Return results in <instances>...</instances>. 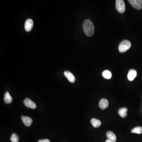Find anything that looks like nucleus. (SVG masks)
<instances>
[{
  "mask_svg": "<svg viewBox=\"0 0 142 142\" xmlns=\"http://www.w3.org/2000/svg\"><path fill=\"white\" fill-rule=\"evenodd\" d=\"M83 29L85 34L88 37H92L94 33V27L90 19H86L83 22Z\"/></svg>",
  "mask_w": 142,
  "mask_h": 142,
  "instance_id": "f257e3e1",
  "label": "nucleus"
},
{
  "mask_svg": "<svg viewBox=\"0 0 142 142\" xmlns=\"http://www.w3.org/2000/svg\"><path fill=\"white\" fill-rule=\"evenodd\" d=\"M132 133L141 134H142V127L140 126H137L133 129L131 131Z\"/></svg>",
  "mask_w": 142,
  "mask_h": 142,
  "instance_id": "dca6fc26",
  "label": "nucleus"
},
{
  "mask_svg": "<svg viewBox=\"0 0 142 142\" xmlns=\"http://www.w3.org/2000/svg\"><path fill=\"white\" fill-rule=\"evenodd\" d=\"M24 103L25 106L29 108L35 109L37 108L36 104L29 98H25L24 100Z\"/></svg>",
  "mask_w": 142,
  "mask_h": 142,
  "instance_id": "39448f33",
  "label": "nucleus"
},
{
  "mask_svg": "<svg viewBox=\"0 0 142 142\" xmlns=\"http://www.w3.org/2000/svg\"><path fill=\"white\" fill-rule=\"evenodd\" d=\"M132 46L131 43L128 40H124L119 44V50L120 53H125L129 50Z\"/></svg>",
  "mask_w": 142,
  "mask_h": 142,
  "instance_id": "f03ea898",
  "label": "nucleus"
},
{
  "mask_svg": "<svg viewBox=\"0 0 142 142\" xmlns=\"http://www.w3.org/2000/svg\"><path fill=\"white\" fill-rule=\"evenodd\" d=\"M106 136L109 139L113 142H116V137L113 132L108 131L107 133Z\"/></svg>",
  "mask_w": 142,
  "mask_h": 142,
  "instance_id": "9b49d317",
  "label": "nucleus"
},
{
  "mask_svg": "<svg viewBox=\"0 0 142 142\" xmlns=\"http://www.w3.org/2000/svg\"><path fill=\"white\" fill-rule=\"evenodd\" d=\"M21 118L22 121L26 126L29 127L31 125L33 121L32 119L30 117L22 116Z\"/></svg>",
  "mask_w": 142,
  "mask_h": 142,
  "instance_id": "0eeeda50",
  "label": "nucleus"
},
{
  "mask_svg": "<svg viewBox=\"0 0 142 142\" xmlns=\"http://www.w3.org/2000/svg\"><path fill=\"white\" fill-rule=\"evenodd\" d=\"M10 140L12 142H19V138L16 134H13L11 136Z\"/></svg>",
  "mask_w": 142,
  "mask_h": 142,
  "instance_id": "f3484780",
  "label": "nucleus"
},
{
  "mask_svg": "<svg viewBox=\"0 0 142 142\" xmlns=\"http://www.w3.org/2000/svg\"><path fill=\"white\" fill-rule=\"evenodd\" d=\"M64 75L71 83H74L75 81V77L73 74L69 71H65L64 72Z\"/></svg>",
  "mask_w": 142,
  "mask_h": 142,
  "instance_id": "1a4fd4ad",
  "label": "nucleus"
},
{
  "mask_svg": "<svg viewBox=\"0 0 142 142\" xmlns=\"http://www.w3.org/2000/svg\"><path fill=\"white\" fill-rule=\"evenodd\" d=\"M100 108L102 110H104L108 107L109 101L107 99L103 98L100 101L99 104Z\"/></svg>",
  "mask_w": 142,
  "mask_h": 142,
  "instance_id": "9d476101",
  "label": "nucleus"
},
{
  "mask_svg": "<svg viewBox=\"0 0 142 142\" xmlns=\"http://www.w3.org/2000/svg\"><path fill=\"white\" fill-rule=\"evenodd\" d=\"M105 142H113V141H111V140H110L108 139L106 140Z\"/></svg>",
  "mask_w": 142,
  "mask_h": 142,
  "instance_id": "6ab92c4d",
  "label": "nucleus"
},
{
  "mask_svg": "<svg viewBox=\"0 0 142 142\" xmlns=\"http://www.w3.org/2000/svg\"><path fill=\"white\" fill-rule=\"evenodd\" d=\"M127 111L128 109L127 108H121L119 109L118 111V114L122 118H126L127 116Z\"/></svg>",
  "mask_w": 142,
  "mask_h": 142,
  "instance_id": "ddd939ff",
  "label": "nucleus"
},
{
  "mask_svg": "<svg viewBox=\"0 0 142 142\" xmlns=\"http://www.w3.org/2000/svg\"><path fill=\"white\" fill-rule=\"evenodd\" d=\"M128 1L132 6L137 10H140L142 8V0H129Z\"/></svg>",
  "mask_w": 142,
  "mask_h": 142,
  "instance_id": "20e7f679",
  "label": "nucleus"
},
{
  "mask_svg": "<svg viewBox=\"0 0 142 142\" xmlns=\"http://www.w3.org/2000/svg\"><path fill=\"white\" fill-rule=\"evenodd\" d=\"M4 102L6 104L10 103L12 102L13 99H12V97L10 95L9 92L8 91V92H6L4 94Z\"/></svg>",
  "mask_w": 142,
  "mask_h": 142,
  "instance_id": "f8f14e48",
  "label": "nucleus"
},
{
  "mask_svg": "<svg viewBox=\"0 0 142 142\" xmlns=\"http://www.w3.org/2000/svg\"><path fill=\"white\" fill-rule=\"evenodd\" d=\"M102 75L104 78L107 79H111L112 77V73L109 70H106L103 71Z\"/></svg>",
  "mask_w": 142,
  "mask_h": 142,
  "instance_id": "2eb2a0df",
  "label": "nucleus"
},
{
  "mask_svg": "<svg viewBox=\"0 0 142 142\" xmlns=\"http://www.w3.org/2000/svg\"><path fill=\"white\" fill-rule=\"evenodd\" d=\"M91 123L93 126L95 128H98L100 126L101 124V121L95 118H93L91 119Z\"/></svg>",
  "mask_w": 142,
  "mask_h": 142,
  "instance_id": "4468645a",
  "label": "nucleus"
},
{
  "mask_svg": "<svg viewBox=\"0 0 142 142\" xmlns=\"http://www.w3.org/2000/svg\"><path fill=\"white\" fill-rule=\"evenodd\" d=\"M33 25H34V22L32 19H28L26 20L25 25V30L27 32L30 31L32 29Z\"/></svg>",
  "mask_w": 142,
  "mask_h": 142,
  "instance_id": "423d86ee",
  "label": "nucleus"
},
{
  "mask_svg": "<svg viewBox=\"0 0 142 142\" xmlns=\"http://www.w3.org/2000/svg\"><path fill=\"white\" fill-rule=\"evenodd\" d=\"M137 72L135 69H131L128 72L127 79L129 81H133L137 77Z\"/></svg>",
  "mask_w": 142,
  "mask_h": 142,
  "instance_id": "6e6552de",
  "label": "nucleus"
},
{
  "mask_svg": "<svg viewBox=\"0 0 142 142\" xmlns=\"http://www.w3.org/2000/svg\"><path fill=\"white\" fill-rule=\"evenodd\" d=\"M38 142H50V140L48 139H44L40 140Z\"/></svg>",
  "mask_w": 142,
  "mask_h": 142,
  "instance_id": "a211bd4d",
  "label": "nucleus"
},
{
  "mask_svg": "<svg viewBox=\"0 0 142 142\" xmlns=\"http://www.w3.org/2000/svg\"><path fill=\"white\" fill-rule=\"evenodd\" d=\"M116 8L120 13H123L126 10V5L123 0H116Z\"/></svg>",
  "mask_w": 142,
  "mask_h": 142,
  "instance_id": "7ed1b4c3",
  "label": "nucleus"
}]
</instances>
